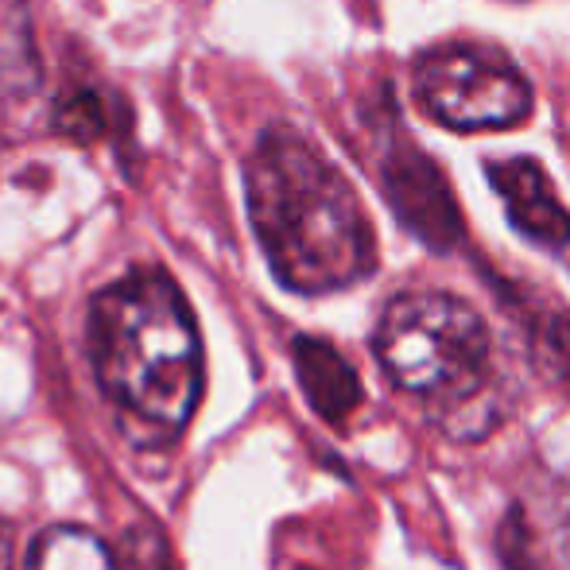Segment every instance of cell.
<instances>
[{
  "label": "cell",
  "instance_id": "6",
  "mask_svg": "<svg viewBox=\"0 0 570 570\" xmlns=\"http://www.w3.org/2000/svg\"><path fill=\"white\" fill-rule=\"evenodd\" d=\"M485 179L493 183L497 198L504 203L512 229L524 233L532 245L540 248H559L570 245V210L563 198L556 195L548 171L528 156H509V159H489Z\"/></svg>",
  "mask_w": 570,
  "mask_h": 570
},
{
  "label": "cell",
  "instance_id": "9",
  "mask_svg": "<svg viewBox=\"0 0 570 570\" xmlns=\"http://www.w3.org/2000/svg\"><path fill=\"white\" fill-rule=\"evenodd\" d=\"M125 114L106 90L98 86H78V90H62L55 101V128L67 132L78 144H98V140H120Z\"/></svg>",
  "mask_w": 570,
  "mask_h": 570
},
{
  "label": "cell",
  "instance_id": "5",
  "mask_svg": "<svg viewBox=\"0 0 570 570\" xmlns=\"http://www.w3.org/2000/svg\"><path fill=\"white\" fill-rule=\"evenodd\" d=\"M376 175L389 206L396 210L400 226L423 240L431 253H451L462 245V214H458L454 190L439 164L412 140L400 125L396 101L376 114Z\"/></svg>",
  "mask_w": 570,
  "mask_h": 570
},
{
  "label": "cell",
  "instance_id": "2",
  "mask_svg": "<svg viewBox=\"0 0 570 570\" xmlns=\"http://www.w3.org/2000/svg\"><path fill=\"white\" fill-rule=\"evenodd\" d=\"M86 345L98 389L136 431L179 439L206 384L203 334L164 268H136L90 299Z\"/></svg>",
  "mask_w": 570,
  "mask_h": 570
},
{
  "label": "cell",
  "instance_id": "8",
  "mask_svg": "<svg viewBox=\"0 0 570 570\" xmlns=\"http://www.w3.org/2000/svg\"><path fill=\"white\" fill-rule=\"evenodd\" d=\"M28 570H120L101 535L78 524H55L31 543Z\"/></svg>",
  "mask_w": 570,
  "mask_h": 570
},
{
  "label": "cell",
  "instance_id": "10",
  "mask_svg": "<svg viewBox=\"0 0 570 570\" xmlns=\"http://www.w3.org/2000/svg\"><path fill=\"white\" fill-rule=\"evenodd\" d=\"M0 570H20L16 567V540H12V524L0 520Z\"/></svg>",
  "mask_w": 570,
  "mask_h": 570
},
{
  "label": "cell",
  "instance_id": "3",
  "mask_svg": "<svg viewBox=\"0 0 570 570\" xmlns=\"http://www.w3.org/2000/svg\"><path fill=\"white\" fill-rule=\"evenodd\" d=\"M373 353L400 392L462 415L489 384V326L451 292H400L381 311Z\"/></svg>",
  "mask_w": 570,
  "mask_h": 570
},
{
  "label": "cell",
  "instance_id": "1",
  "mask_svg": "<svg viewBox=\"0 0 570 570\" xmlns=\"http://www.w3.org/2000/svg\"><path fill=\"white\" fill-rule=\"evenodd\" d=\"M248 222L272 276L295 295H331L376 268V233L353 183L292 125H268L245 159Z\"/></svg>",
  "mask_w": 570,
  "mask_h": 570
},
{
  "label": "cell",
  "instance_id": "7",
  "mask_svg": "<svg viewBox=\"0 0 570 570\" xmlns=\"http://www.w3.org/2000/svg\"><path fill=\"white\" fill-rule=\"evenodd\" d=\"M292 361H295V376H299V389L307 396V404L315 407V415L323 423L342 428L361 407V396H365L353 365L331 342L311 338V334H299L292 342Z\"/></svg>",
  "mask_w": 570,
  "mask_h": 570
},
{
  "label": "cell",
  "instance_id": "4",
  "mask_svg": "<svg viewBox=\"0 0 570 570\" xmlns=\"http://www.w3.org/2000/svg\"><path fill=\"white\" fill-rule=\"evenodd\" d=\"M415 98L454 132H504L532 117V86L509 55L481 43L431 47L415 62Z\"/></svg>",
  "mask_w": 570,
  "mask_h": 570
}]
</instances>
